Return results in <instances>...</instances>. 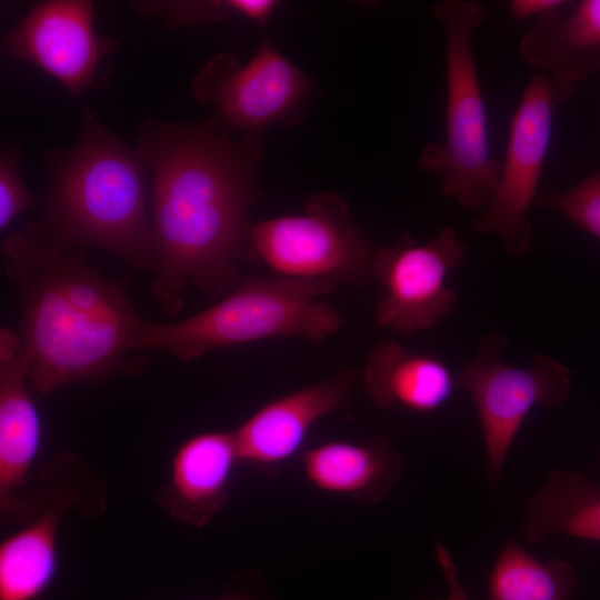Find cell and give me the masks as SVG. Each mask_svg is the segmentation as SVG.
Returning <instances> with one entry per match:
<instances>
[{"mask_svg":"<svg viewBox=\"0 0 600 600\" xmlns=\"http://www.w3.org/2000/svg\"><path fill=\"white\" fill-rule=\"evenodd\" d=\"M519 52L528 64L573 84L600 70V0L563 1L537 18Z\"/></svg>","mask_w":600,"mask_h":600,"instance_id":"16","label":"cell"},{"mask_svg":"<svg viewBox=\"0 0 600 600\" xmlns=\"http://www.w3.org/2000/svg\"><path fill=\"white\" fill-rule=\"evenodd\" d=\"M432 12L446 34V134L429 142L418 163L439 177L441 196L468 210H483L498 184L502 162L490 153L488 118L477 71L473 31L484 19L483 8L469 0H440Z\"/></svg>","mask_w":600,"mask_h":600,"instance_id":"5","label":"cell"},{"mask_svg":"<svg viewBox=\"0 0 600 600\" xmlns=\"http://www.w3.org/2000/svg\"><path fill=\"white\" fill-rule=\"evenodd\" d=\"M136 150L150 177L153 281L151 292L169 313L192 283L219 297L252 257L247 213L261 198L260 136L232 138L212 116L201 123L146 118Z\"/></svg>","mask_w":600,"mask_h":600,"instance_id":"1","label":"cell"},{"mask_svg":"<svg viewBox=\"0 0 600 600\" xmlns=\"http://www.w3.org/2000/svg\"><path fill=\"white\" fill-rule=\"evenodd\" d=\"M191 89L223 128L260 136L273 123L298 122L311 83L264 38L246 64L231 52L211 57L192 78Z\"/></svg>","mask_w":600,"mask_h":600,"instance_id":"9","label":"cell"},{"mask_svg":"<svg viewBox=\"0 0 600 600\" xmlns=\"http://www.w3.org/2000/svg\"><path fill=\"white\" fill-rule=\"evenodd\" d=\"M133 3L139 13L157 17L169 28L210 24L234 17L264 28L280 6L276 0H166Z\"/></svg>","mask_w":600,"mask_h":600,"instance_id":"21","label":"cell"},{"mask_svg":"<svg viewBox=\"0 0 600 600\" xmlns=\"http://www.w3.org/2000/svg\"><path fill=\"white\" fill-rule=\"evenodd\" d=\"M561 0H513L510 3V14L517 20L532 16L537 18L562 4Z\"/></svg>","mask_w":600,"mask_h":600,"instance_id":"25","label":"cell"},{"mask_svg":"<svg viewBox=\"0 0 600 600\" xmlns=\"http://www.w3.org/2000/svg\"><path fill=\"white\" fill-rule=\"evenodd\" d=\"M2 252L20 292L19 336L36 391L50 393L120 368L144 319L119 284L39 223L7 236Z\"/></svg>","mask_w":600,"mask_h":600,"instance_id":"2","label":"cell"},{"mask_svg":"<svg viewBox=\"0 0 600 600\" xmlns=\"http://www.w3.org/2000/svg\"><path fill=\"white\" fill-rule=\"evenodd\" d=\"M539 201L600 239V170L573 188L561 193L544 194Z\"/></svg>","mask_w":600,"mask_h":600,"instance_id":"22","label":"cell"},{"mask_svg":"<svg viewBox=\"0 0 600 600\" xmlns=\"http://www.w3.org/2000/svg\"><path fill=\"white\" fill-rule=\"evenodd\" d=\"M576 582L569 561L541 562L508 538L488 576L486 600H571Z\"/></svg>","mask_w":600,"mask_h":600,"instance_id":"20","label":"cell"},{"mask_svg":"<svg viewBox=\"0 0 600 600\" xmlns=\"http://www.w3.org/2000/svg\"><path fill=\"white\" fill-rule=\"evenodd\" d=\"M42 427L31 394L29 369L20 336L0 330V513L29 521L36 507L22 498L41 447Z\"/></svg>","mask_w":600,"mask_h":600,"instance_id":"12","label":"cell"},{"mask_svg":"<svg viewBox=\"0 0 600 600\" xmlns=\"http://www.w3.org/2000/svg\"><path fill=\"white\" fill-rule=\"evenodd\" d=\"M78 494L61 492L0 546V600H38L58 572V530Z\"/></svg>","mask_w":600,"mask_h":600,"instance_id":"18","label":"cell"},{"mask_svg":"<svg viewBox=\"0 0 600 600\" xmlns=\"http://www.w3.org/2000/svg\"><path fill=\"white\" fill-rule=\"evenodd\" d=\"M233 431H204L176 450L157 499L174 520L202 529L226 507L240 463Z\"/></svg>","mask_w":600,"mask_h":600,"instance_id":"14","label":"cell"},{"mask_svg":"<svg viewBox=\"0 0 600 600\" xmlns=\"http://www.w3.org/2000/svg\"><path fill=\"white\" fill-rule=\"evenodd\" d=\"M78 141L46 153L50 186L39 223L62 246H91L151 268L146 169L136 150L82 106Z\"/></svg>","mask_w":600,"mask_h":600,"instance_id":"3","label":"cell"},{"mask_svg":"<svg viewBox=\"0 0 600 600\" xmlns=\"http://www.w3.org/2000/svg\"><path fill=\"white\" fill-rule=\"evenodd\" d=\"M301 467L317 490L361 506L386 499L403 473L400 452L381 434L322 442L301 453Z\"/></svg>","mask_w":600,"mask_h":600,"instance_id":"15","label":"cell"},{"mask_svg":"<svg viewBox=\"0 0 600 600\" xmlns=\"http://www.w3.org/2000/svg\"><path fill=\"white\" fill-rule=\"evenodd\" d=\"M356 378L343 369L264 403L233 430L240 461L271 469L293 458L312 427L344 406Z\"/></svg>","mask_w":600,"mask_h":600,"instance_id":"13","label":"cell"},{"mask_svg":"<svg viewBox=\"0 0 600 600\" xmlns=\"http://www.w3.org/2000/svg\"><path fill=\"white\" fill-rule=\"evenodd\" d=\"M466 258V247L449 226L426 243L403 234L398 242L377 249L370 268L382 288L374 311L377 324L412 334L449 316L458 298L447 278Z\"/></svg>","mask_w":600,"mask_h":600,"instance_id":"10","label":"cell"},{"mask_svg":"<svg viewBox=\"0 0 600 600\" xmlns=\"http://www.w3.org/2000/svg\"><path fill=\"white\" fill-rule=\"evenodd\" d=\"M252 257L281 277L360 286L371 277L373 252L346 200L332 192L309 197L303 211L250 223Z\"/></svg>","mask_w":600,"mask_h":600,"instance_id":"6","label":"cell"},{"mask_svg":"<svg viewBox=\"0 0 600 600\" xmlns=\"http://www.w3.org/2000/svg\"><path fill=\"white\" fill-rule=\"evenodd\" d=\"M522 536L533 544L553 536L600 541V487L577 471H551L526 503Z\"/></svg>","mask_w":600,"mask_h":600,"instance_id":"19","label":"cell"},{"mask_svg":"<svg viewBox=\"0 0 600 600\" xmlns=\"http://www.w3.org/2000/svg\"><path fill=\"white\" fill-rule=\"evenodd\" d=\"M362 381L374 407L398 406L418 413L441 409L458 387L457 374L441 359L410 351L391 340L373 347Z\"/></svg>","mask_w":600,"mask_h":600,"instance_id":"17","label":"cell"},{"mask_svg":"<svg viewBox=\"0 0 600 600\" xmlns=\"http://www.w3.org/2000/svg\"><path fill=\"white\" fill-rule=\"evenodd\" d=\"M436 561L444 577L448 594L444 599L423 598L421 600H471L468 590L459 580L457 566L450 550L440 541L434 543Z\"/></svg>","mask_w":600,"mask_h":600,"instance_id":"24","label":"cell"},{"mask_svg":"<svg viewBox=\"0 0 600 600\" xmlns=\"http://www.w3.org/2000/svg\"><path fill=\"white\" fill-rule=\"evenodd\" d=\"M573 89L572 82L540 70L527 83L511 118L498 184L472 222L474 231L497 237L510 254L522 256L532 247L528 211L549 150L554 111Z\"/></svg>","mask_w":600,"mask_h":600,"instance_id":"8","label":"cell"},{"mask_svg":"<svg viewBox=\"0 0 600 600\" xmlns=\"http://www.w3.org/2000/svg\"><path fill=\"white\" fill-rule=\"evenodd\" d=\"M504 346L502 336L486 334L476 356L457 373L458 387L470 393L479 417L492 486L528 413L534 407L562 406L572 382L570 370L546 354L526 367L508 363L502 358Z\"/></svg>","mask_w":600,"mask_h":600,"instance_id":"7","label":"cell"},{"mask_svg":"<svg viewBox=\"0 0 600 600\" xmlns=\"http://www.w3.org/2000/svg\"><path fill=\"white\" fill-rule=\"evenodd\" d=\"M37 200L26 188L20 172L18 154L3 148L0 156V230L7 227Z\"/></svg>","mask_w":600,"mask_h":600,"instance_id":"23","label":"cell"},{"mask_svg":"<svg viewBox=\"0 0 600 600\" xmlns=\"http://www.w3.org/2000/svg\"><path fill=\"white\" fill-rule=\"evenodd\" d=\"M334 288L323 281L252 276L226 298L184 320H143L132 350H163L187 362L216 349L266 339L322 341L343 324L339 311L319 299Z\"/></svg>","mask_w":600,"mask_h":600,"instance_id":"4","label":"cell"},{"mask_svg":"<svg viewBox=\"0 0 600 600\" xmlns=\"http://www.w3.org/2000/svg\"><path fill=\"white\" fill-rule=\"evenodd\" d=\"M214 600H260L253 592L237 590L222 594Z\"/></svg>","mask_w":600,"mask_h":600,"instance_id":"26","label":"cell"},{"mask_svg":"<svg viewBox=\"0 0 600 600\" xmlns=\"http://www.w3.org/2000/svg\"><path fill=\"white\" fill-rule=\"evenodd\" d=\"M113 39L94 30V9L87 0L36 2L1 38L4 56L27 61L79 98L86 89H103L111 72Z\"/></svg>","mask_w":600,"mask_h":600,"instance_id":"11","label":"cell"}]
</instances>
